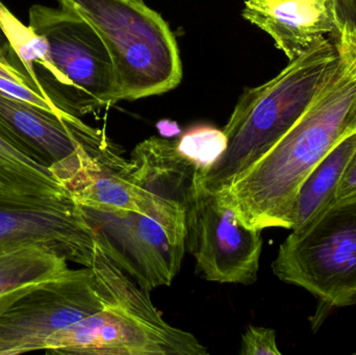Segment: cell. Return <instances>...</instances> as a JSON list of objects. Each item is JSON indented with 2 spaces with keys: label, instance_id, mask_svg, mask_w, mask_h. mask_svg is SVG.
<instances>
[{
  "label": "cell",
  "instance_id": "obj_1",
  "mask_svg": "<svg viewBox=\"0 0 356 355\" xmlns=\"http://www.w3.org/2000/svg\"><path fill=\"white\" fill-rule=\"evenodd\" d=\"M356 131V75L340 58L332 79L296 124L219 194L251 229H290V214L307 175Z\"/></svg>",
  "mask_w": 356,
  "mask_h": 355
},
{
  "label": "cell",
  "instance_id": "obj_2",
  "mask_svg": "<svg viewBox=\"0 0 356 355\" xmlns=\"http://www.w3.org/2000/svg\"><path fill=\"white\" fill-rule=\"evenodd\" d=\"M339 64L336 44L324 37L271 81L245 90L223 129L225 151L207 170L197 168L203 185L215 193L228 189L296 124Z\"/></svg>",
  "mask_w": 356,
  "mask_h": 355
},
{
  "label": "cell",
  "instance_id": "obj_3",
  "mask_svg": "<svg viewBox=\"0 0 356 355\" xmlns=\"http://www.w3.org/2000/svg\"><path fill=\"white\" fill-rule=\"evenodd\" d=\"M90 268L104 310L52 333L45 352L79 355H207L194 335L171 327L149 298L96 243Z\"/></svg>",
  "mask_w": 356,
  "mask_h": 355
},
{
  "label": "cell",
  "instance_id": "obj_4",
  "mask_svg": "<svg viewBox=\"0 0 356 355\" xmlns=\"http://www.w3.org/2000/svg\"><path fill=\"white\" fill-rule=\"evenodd\" d=\"M97 33L114 69L119 101L175 89L182 79L177 39L143 0H56Z\"/></svg>",
  "mask_w": 356,
  "mask_h": 355
},
{
  "label": "cell",
  "instance_id": "obj_5",
  "mask_svg": "<svg viewBox=\"0 0 356 355\" xmlns=\"http://www.w3.org/2000/svg\"><path fill=\"white\" fill-rule=\"evenodd\" d=\"M29 26L44 42L31 77L58 110L81 118L119 102L110 56L89 23L60 6L35 4Z\"/></svg>",
  "mask_w": 356,
  "mask_h": 355
},
{
  "label": "cell",
  "instance_id": "obj_6",
  "mask_svg": "<svg viewBox=\"0 0 356 355\" xmlns=\"http://www.w3.org/2000/svg\"><path fill=\"white\" fill-rule=\"evenodd\" d=\"M280 281L330 308L356 304V195L338 200L282 242L272 263Z\"/></svg>",
  "mask_w": 356,
  "mask_h": 355
},
{
  "label": "cell",
  "instance_id": "obj_7",
  "mask_svg": "<svg viewBox=\"0 0 356 355\" xmlns=\"http://www.w3.org/2000/svg\"><path fill=\"white\" fill-rule=\"evenodd\" d=\"M131 162L111 140L81 145L50 165L54 179L81 208L106 213H138L158 221L184 242V206L140 187L131 176Z\"/></svg>",
  "mask_w": 356,
  "mask_h": 355
},
{
  "label": "cell",
  "instance_id": "obj_8",
  "mask_svg": "<svg viewBox=\"0 0 356 355\" xmlns=\"http://www.w3.org/2000/svg\"><path fill=\"white\" fill-rule=\"evenodd\" d=\"M261 231L243 225L234 208L203 185L196 169L184 199V246L205 281L254 283L263 250Z\"/></svg>",
  "mask_w": 356,
  "mask_h": 355
},
{
  "label": "cell",
  "instance_id": "obj_9",
  "mask_svg": "<svg viewBox=\"0 0 356 355\" xmlns=\"http://www.w3.org/2000/svg\"><path fill=\"white\" fill-rule=\"evenodd\" d=\"M106 306L90 267L38 283L0 316V355L45 350L52 333Z\"/></svg>",
  "mask_w": 356,
  "mask_h": 355
},
{
  "label": "cell",
  "instance_id": "obj_10",
  "mask_svg": "<svg viewBox=\"0 0 356 355\" xmlns=\"http://www.w3.org/2000/svg\"><path fill=\"white\" fill-rule=\"evenodd\" d=\"M104 254L146 292L168 287L178 274L184 242L161 223L138 213H106L83 208Z\"/></svg>",
  "mask_w": 356,
  "mask_h": 355
},
{
  "label": "cell",
  "instance_id": "obj_11",
  "mask_svg": "<svg viewBox=\"0 0 356 355\" xmlns=\"http://www.w3.org/2000/svg\"><path fill=\"white\" fill-rule=\"evenodd\" d=\"M31 244L90 267L95 231L70 195L0 193V243Z\"/></svg>",
  "mask_w": 356,
  "mask_h": 355
},
{
  "label": "cell",
  "instance_id": "obj_12",
  "mask_svg": "<svg viewBox=\"0 0 356 355\" xmlns=\"http://www.w3.org/2000/svg\"><path fill=\"white\" fill-rule=\"evenodd\" d=\"M0 133L48 166L81 145L110 140L79 117L45 110L0 92Z\"/></svg>",
  "mask_w": 356,
  "mask_h": 355
},
{
  "label": "cell",
  "instance_id": "obj_13",
  "mask_svg": "<svg viewBox=\"0 0 356 355\" xmlns=\"http://www.w3.org/2000/svg\"><path fill=\"white\" fill-rule=\"evenodd\" d=\"M243 17L271 35L290 60L336 31L330 0H280L267 4L247 0Z\"/></svg>",
  "mask_w": 356,
  "mask_h": 355
},
{
  "label": "cell",
  "instance_id": "obj_14",
  "mask_svg": "<svg viewBox=\"0 0 356 355\" xmlns=\"http://www.w3.org/2000/svg\"><path fill=\"white\" fill-rule=\"evenodd\" d=\"M129 162L140 187L184 206L197 167L178 151L177 140L149 138L136 146Z\"/></svg>",
  "mask_w": 356,
  "mask_h": 355
},
{
  "label": "cell",
  "instance_id": "obj_15",
  "mask_svg": "<svg viewBox=\"0 0 356 355\" xmlns=\"http://www.w3.org/2000/svg\"><path fill=\"white\" fill-rule=\"evenodd\" d=\"M356 148V131L343 138L303 181L290 214V229L309 222L334 202L337 188Z\"/></svg>",
  "mask_w": 356,
  "mask_h": 355
},
{
  "label": "cell",
  "instance_id": "obj_16",
  "mask_svg": "<svg viewBox=\"0 0 356 355\" xmlns=\"http://www.w3.org/2000/svg\"><path fill=\"white\" fill-rule=\"evenodd\" d=\"M67 263L40 246L0 243V296L60 276L70 269Z\"/></svg>",
  "mask_w": 356,
  "mask_h": 355
},
{
  "label": "cell",
  "instance_id": "obj_17",
  "mask_svg": "<svg viewBox=\"0 0 356 355\" xmlns=\"http://www.w3.org/2000/svg\"><path fill=\"white\" fill-rule=\"evenodd\" d=\"M0 193L26 196L70 195L49 166L0 133Z\"/></svg>",
  "mask_w": 356,
  "mask_h": 355
},
{
  "label": "cell",
  "instance_id": "obj_18",
  "mask_svg": "<svg viewBox=\"0 0 356 355\" xmlns=\"http://www.w3.org/2000/svg\"><path fill=\"white\" fill-rule=\"evenodd\" d=\"M178 151L200 170L213 166L225 151L227 139L223 131L211 126L191 129L177 140Z\"/></svg>",
  "mask_w": 356,
  "mask_h": 355
},
{
  "label": "cell",
  "instance_id": "obj_19",
  "mask_svg": "<svg viewBox=\"0 0 356 355\" xmlns=\"http://www.w3.org/2000/svg\"><path fill=\"white\" fill-rule=\"evenodd\" d=\"M0 92L45 110L62 113L44 96L27 73L2 64H0Z\"/></svg>",
  "mask_w": 356,
  "mask_h": 355
},
{
  "label": "cell",
  "instance_id": "obj_20",
  "mask_svg": "<svg viewBox=\"0 0 356 355\" xmlns=\"http://www.w3.org/2000/svg\"><path fill=\"white\" fill-rule=\"evenodd\" d=\"M240 354L280 355L276 343L274 329L261 327H249L242 337Z\"/></svg>",
  "mask_w": 356,
  "mask_h": 355
},
{
  "label": "cell",
  "instance_id": "obj_21",
  "mask_svg": "<svg viewBox=\"0 0 356 355\" xmlns=\"http://www.w3.org/2000/svg\"><path fill=\"white\" fill-rule=\"evenodd\" d=\"M330 3L336 31H347L356 35V0H330Z\"/></svg>",
  "mask_w": 356,
  "mask_h": 355
},
{
  "label": "cell",
  "instance_id": "obj_22",
  "mask_svg": "<svg viewBox=\"0 0 356 355\" xmlns=\"http://www.w3.org/2000/svg\"><path fill=\"white\" fill-rule=\"evenodd\" d=\"M356 195V148L351 158H349L344 172L341 176L340 183L337 188L334 201L353 197Z\"/></svg>",
  "mask_w": 356,
  "mask_h": 355
},
{
  "label": "cell",
  "instance_id": "obj_23",
  "mask_svg": "<svg viewBox=\"0 0 356 355\" xmlns=\"http://www.w3.org/2000/svg\"><path fill=\"white\" fill-rule=\"evenodd\" d=\"M337 49L340 58L350 67L351 70L356 75V35L347 33V31H336Z\"/></svg>",
  "mask_w": 356,
  "mask_h": 355
},
{
  "label": "cell",
  "instance_id": "obj_24",
  "mask_svg": "<svg viewBox=\"0 0 356 355\" xmlns=\"http://www.w3.org/2000/svg\"><path fill=\"white\" fill-rule=\"evenodd\" d=\"M38 285V283H37ZM35 285L27 286V287L21 288V289L14 290L10 293L4 294L0 296V316L14 304L16 300H18L21 296L24 295L26 292H29L31 288L35 287Z\"/></svg>",
  "mask_w": 356,
  "mask_h": 355
},
{
  "label": "cell",
  "instance_id": "obj_25",
  "mask_svg": "<svg viewBox=\"0 0 356 355\" xmlns=\"http://www.w3.org/2000/svg\"><path fill=\"white\" fill-rule=\"evenodd\" d=\"M0 64L4 65V66L12 67V68H16L18 69V70L22 71L19 68L18 65L15 62L14 58H13L8 43H6V42H2L1 40H0Z\"/></svg>",
  "mask_w": 356,
  "mask_h": 355
},
{
  "label": "cell",
  "instance_id": "obj_26",
  "mask_svg": "<svg viewBox=\"0 0 356 355\" xmlns=\"http://www.w3.org/2000/svg\"><path fill=\"white\" fill-rule=\"evenodd\" d=\"M251 1L255 2V3L267 4L272 3V2L280 1V0H251Z\"/></svg>",
  "mask_w": 356,
  "mask_h": 355
}]
</instances>
